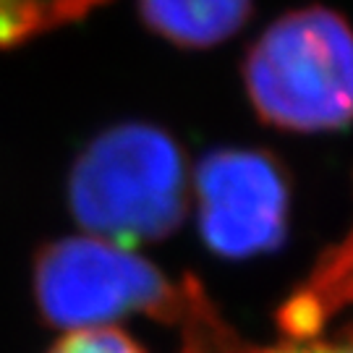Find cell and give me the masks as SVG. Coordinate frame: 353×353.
I'll return each mask as SVG.
<instances>
[{"instance_id": "cell-3", "label": "cell", "mask_w": 353, "mask_h": 353, "mask_svg": "<svg viewBox=\"0 0 353 353\" xmlns=\"http://www.w3.org/2000/svg\"><path fill=\"white\" fill-rule=\"evenodd\" d=\"M256 115L275 128L316 134L353 123V29L325 6L267 26L243 61Z\"/></svg>"}, {"instance_id": "cell-7", "label": "cell", "mask_w": 353, "mask_h": 353, "mask_svg": "<svg viewBox=\"0 0 353 353\" xmlns=\"http://www.w3.org/2000/svg\"><path fill=\"white\" fill-rule=\"evenodd\" d=\"M50 353H147L137 338L115 325L84 327L65 332L50 348Z\"/></svg>"}, {"instance_id": "cell-2", "label": "cell", "mask_w": 353, "mask_h": 353, "mask_svg": "<svg viewBox=\"0 0 353 353\" xmlns=\"http://www.w3.org/2000/svg\"><path fill=\"white\" fill-rule=\"evenodd\" d=\"M32 285L39 316L68 332L115 325L126 316L178 322L189 332L214 316L199 285L176 283L131 246L94 236L45 243L34 256Z\"/></svg>"}, {"instance_id": "cell-6", "label": "cell", "mask_w": 353, "mask_h": 353, "mask_svg": "<svg viewBox=\"0 0 353 353\" xmlns=\"http://www.w3.org/2000/svg\"><path fill=\"white\" fill-rule=\"evenodd\" d=\"M105 0H0V48L87 16Z\"/></svg>"}, {"instance_id": "cell-5", "label": "cell", "mask_w": 353, "mask_h": 353, "mask_svg": "<svg viewBox=\"0 0 353 353\" xmlns=\"http://www.w3.org/2000/svg\"><path fill=\"white\" fill-rule=\"evenodd\" d=\"M141 21L178 48L202 50L230 39L252 16L254 0H137Z\"/></svg>"}, {"instance_id": "cell-4", "label": "cell", "mask_w": 353, "mask_h": 353, "mask_svg": "<svg viewBox=\"0 0 353 353\" xmlns=\"http://www.w3.org/2000/svg\"><path fill=\"white\" fill-rule=\"evenodd\" d=\"M196 220L204 243L225 259L278 249L288 233V178L267 152L220 147L194 170Z\"/></svg>"}, {"instance_id": "cell-8", "label": "cell", "mask_w": 353, "mask_h": 353, "mask_svg": "<svg viewBox=\"0 0 353 353\" xmlns=\"http://www.w3.org/2000/svg\"><path fill=\"white\" fill-rule=\"evenodd\" d=\"M270 353H353V341L348 343H299V345H283Z\"/></svg>"}, {"instance_id": "cell-1", "label": "cell", "mask_w": 353, "mask_h": 353, "mask_svg": "<svg viewBox=\"0 0 353 353\" xmlns=\"http://www.w3.org/2000/svg\"><path fill=\"white\" fill-rule=\"evenodd\" d=\"M191 204L189 165L165 128L126 121L79 152L68 176V207L87 236L139 246L168 239Z\"/></svg>"}]
</instances>
